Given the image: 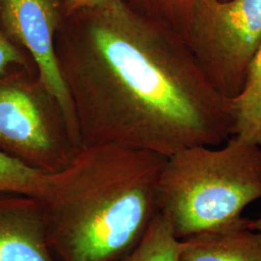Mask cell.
Returning a JSON list of instances; mask_svg holds the SVG:
<instances>
[{"mask_svg": "<svg viewBox=\"0 0 261 261\" xmlns=\"http://www.w3.org/2000/svg\"><path fill=\"white\" fill-rule=\"evenodd\" d=\"M140 15L155 20L184 39L196 0H125Z\"/></svg>", "mask_w": 261, "mask_h": 261, "instance_id": "12", "label": "cell"}, {"mask_svg": "<svg viewBox=\"0 0 261 261\" xmlns=\"http://www.w3.org/2000/svg\"><path fill=\"white\" fill-rule=\"evenodd\" d=\"M233 137L261 146V47L252 57L241 90L231 98Z\"/></svg>", "mask_w": 261, "mask_h": 261, "instance_id": "9", "label": "cell"}, {"mask_svg": "<svg viewBox=\"0 0 261 261\" xmlns=\"http://www.w3.org/2000/svg\"><path fill=\"white\" fill-rule=\"evenodd\" d=\"M125 0H63L65 18L84 9H93L111 6Z\"/></svg>", "mask_w": 261, "mask_h": 261, "instance_id": "14", "label": "cell"}, {"mask_svg": "<svg viewBox=\"0 0 261 261\" xmlns=\"http://www.w3.org/2000/svg\"><path fill=\"white\" fill-rule=\"evenodd\" d=\"M184 40L215 88L233 98L261 47V0H196Z\"/></svg>", "mask_w": 261, "mask_h": 261, "instance_id": "5", "label": "cell"}, {"mask_svg": "<svg viewBox=\"0 0 261 261\" xmlns=\"http://www.w3.org/2000/svg\"><path fill=\"white\" fill-rule=\"evenodd\" d=\"M64 19L63 0H0V28L31 57L39 81L56 98L82 144L74 105L56 57V34Z\"/></svg>", "mask_w": 261, "mask_h": 261, "instance_id": "6", "label": "cell"}, {"mask_svg": "<svg viewBox=\"0 0 261 261\" xmlns=\"http://www.w3.org/2000/svg\"><path fill=\"white\" fill-rule=\"evenodd\" d=\"M250 229L252 230H255V231H258L261 232V216L257 219H254V220H251L250 223H249V226H248Z\"/></svg>", "mask_w": 261, "mask_h": 261, "instance_id": "15", "label": "cell"}, {"mask_svg": "<svg viewBox=\"0 0 261 261\" xmlns=\"http://www.w3.org/2000/svg\"><path fill=\"white\" fill-rule=\"evenodd\" d=\"M181 240L179 261H261V232L235 227Z\"/></svg>", "mask_w": 261, "mask_h": 261, "instance_id": "8", "label": "cell"}, {"mask_svg": "<svg viewBox=\"0 0 261 261\" xmlns=\"http://www.w3.org/2000/svg\"><path fill=\"white\" fill-rule=\"evenodd\" d=\"M45 173L0 148V195H19L36 198Z\"/></svg>", "mask_w": 261, "mask_h": 261, "instance_id": "11", "label": "cell"}, {"mask_svg": "<svg viewBox=\"0 0 261 261\" xmlns=\"http://www.w3.org/2000/svg\"><path fill=\"white\" fill-rule=\"evenodd\" d=\"M20 68L37 72L28 53L15 44L0 28V75Z\"/></svg>", "mask_w": 261, "mask_h": 261, "instance_id": "13", "label": "cell"}, {"mask_svg": "<svg viewBox=\"0 0 261 261\" xmlns=\"http://www.w3.org/2000/svg\"><path fill=\"white\" fill-rule=\"evenodd\" d=\"M180 248L181 240L158 213L130 252L112 261H179Z\"/></svg>", "mask_w": 261, "mask_h": 261, "instance_id": "10", "label": "cell"}, {"mask_svg": "<svg viewBox=\"0 0 261 261\" xmlns=\"http://www.w3.org/2000/svg\"><path fill=\"white\" fill-rule=\"evenodd\" d=\"M0 261H56L35 197L0 195Z\"/></svg>", "mask_w": 261, "mask_h": 261, "instance_id": "7", "label": "cell"}, {"mask_svg": "<svg viewBox=\"0 0 261 261\" xmlns=\"http://www.w3.org/2000/svg\"><path fill=\"white\" fill-rule=\"evenodd\" d=\"M260 198L261 146L233 136L219 149L194 146L168 157L159 180V213L178 239L248 227L243 211Z\"/></svg>", "mask_w": 261, "mask_h": 261, "instance_id": "3", "label": "cell"}, {"mask_svg": "<svg viewBox=\"0 0 261 261\" xmlns=\"http://www.w3.org/2000/svg\"><path fill=\"white\" fill-rule=\"evenodd\" d=\"M82 144L37 72L0 75V148L46 173L68 166Z\"/></svg>", "mask_w": 261, "mask_h": 261, "instance_id": "4", "label": "cell"}, {"mask_svg": "<svg viewBox=\"0 0 261 261\" xmlns=\"http://www.w3.org/2000/svg\"><path fill=\"white\" fill-rule=\"evenodd\" d=\"M167 159L85 144L67 167L45 173L36 199L60 261H112L130 252L159 213V180Z\"/></svg>", "mask_w": 261, "mask_h": 261, "instance_id": "2", "label": "cell"}, {"mask_svg": "<svg viewBox=\"0 0 261 261\" xmlns=\"http://www.w3.org/2000/svg\"><path fill=\"white\" fill-rule=\"evenodd\" d=\"M56 53L82 145L168 158L233 135L231 100L211 84L186 41L126 1L65 18Z\"/></svg>", "mask_w": 261, "mask_h": 261, "instance_id": "1", "label": "cell"}]
</instances>
